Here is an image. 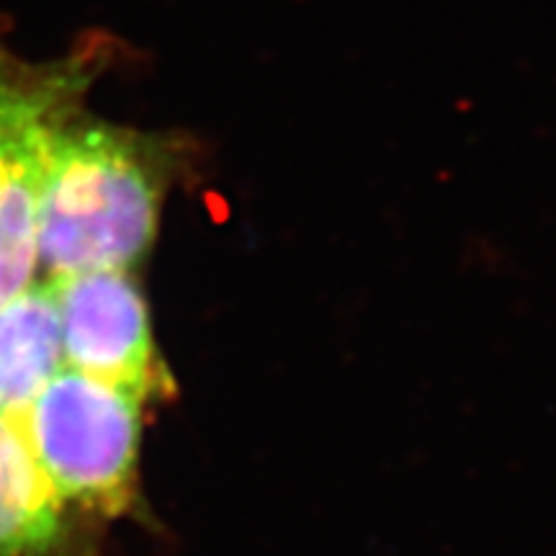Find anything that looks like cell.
<instances>
[{
  "instance_id": "cell-1",
  "label": "cell",
  "mask_w": 556,
  "mask_h": 556,
  "mask_svg": "<svg viewBox=\"0 0 556 556\" xmlns=\"http://www.w3.org/2000/svg\"><path fill=\"white\" fill-rule=\"evenodd\" d=\"M184 137L73 114L47 152L37 217L45 276L131 270L157 238L165 193L186 163Z\"/></svg>"
},
{
  "instance_id": "cell-2",
  "label": "cell",
  "mask_w": 556,
  "mask_h": 556,
  "mask_svg": "<svg viewBox=\"0 0 556 556\" xmlns=\"http://www.w3.org/2000/svg\"><path fill=\"white\" fill-rule=\"evenodd\" d=\"M116 62V41L90 34L52 60H26L0 24V304L37 281V217L50 142Z\"/></svg>"
},
{
  "instance_id": "cell-3",
  "label": "cell",
  "mask_w": 556,
  "mask_h": 556,
  "mask_svg": "<svg viewBox=\"0 0 556 556\" xmlns=\"http://www.w3.org/2000/svg\"><path fill=\"white\" fill-rule=\"evenodd\" d=\"M144 397L62 366L21 415L41 475L65 505L119 516L135 497Z\"/></svg>"
},
{
  "instance_id": "cell-4",
  "label": "cell",
  "mask_w": 556,
  "mask_h": 556,
  "mask_svg": "<svg viewBox=\"0 0 556 556\" xmlns=\"http://www.w3.org/2000/svg\"><path fill=\"white\" fill-rule=\"evenodd\" d=\"M60 319L67 368L150 400L170 392L150 309L129 270L45 276Z\"/></svg>"
},
{
  "instance_id": "cell-5",
  "label": "cell",
  "mask_w": 556,
  "mask_h": 556,
  "mask_svg": "<svg viewBox=\"0 0 556 556\" xmlns=\"http://www.w3.org/2000/svg\"><path fill=\"white\" fill-rule=\"evenodd\" d=\"M65 366L60 319L45 278L0 304V417L18 422Z\"/></svg>"
},
{
  "instance_id": "cell-6",
  "label": "cell",
  "mask_w": 556,
  "mask_h": 556,
  "mask_svg": "<svg viewBox=\"0 0 556 556\" xmlns=\"http://www.w3.org/2000/svg\"><path fill=\"white\" fill-rule=\"evenodd\" d=\"M65 507L18 422L0 417V556H62Z\"/></svg>"
}]
</instances>
